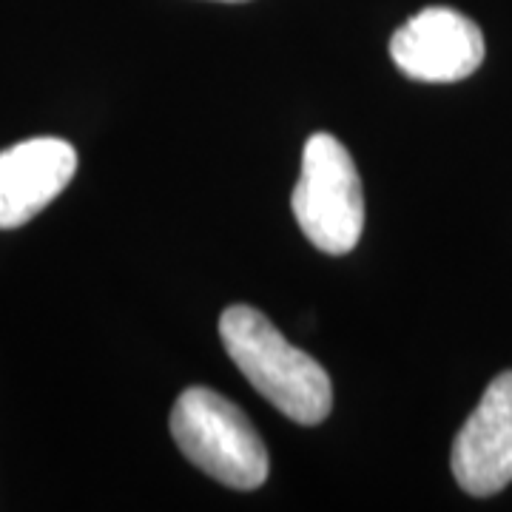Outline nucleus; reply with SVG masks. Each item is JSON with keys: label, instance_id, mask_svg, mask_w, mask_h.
Listing matches in <instances>:
<instances>
[{"label": "nucleus", "instance_id": "20e7f679", "mask_svg": "<svg viewBox=\"0 0 512 512\" xmlns=\"http://www.w3.org/2000/svg\"><path fill=\"white\" fill-rule=\"evenodd\" d=\"M390 57L410 80L456 83L481 66L484 35L456 9L430 6L390 37Z\"/></svg>", "mask_w": 512, "mask_h": 512}, {"label": "nucleus", "instance_id": "7ed1b4c3", "mask_svg": "<svg viewBox=\"0 0 512 512\" xmlns=\"http://www.w3.org/2000/svg\"><path fill=\"white\" fill-rule=\"evenodd\" d=\"M293 217L325 254H348L365 231V194L350 151L330 134H313L293 188Z\"/></svg>", "mask_w": 512, "mask_h": 512}, {"label": "nucleus", "instance_id": "f03ea898", "mask_svg": "<svg viewBox=\"0 0 512 512\" xmlns=\"http://www.w3.org/2000/svg\"><path fill=\"white\" fill-rule=\"evenodd\" d=\"M171 436L202 473L234 490L268 478V450L237 404L208 387H188L171 410Z\"/></svg>", "mask_w": 512, "mask_h": 512}, {"label": "nucleus", "instance_id": "39448f33", "mask_svg": "<svg viewBox=\"0 0 512 512\" xmlns=\"http://www.w3.org/2000/svg\"><path fill=\"white\" fill-rule=\"evenodd\" d=\"M450 467L464 493L487 498L512 481V370L487 387L453 441Z\"/></svg>", "mask_w": 512, "mask_h": 512}, {"label": "nucleus", "instance_id": "0eeeda50", "mask_svg": "<svg viewBox=\"0 0 512 512\" xmlns=\"http://www.w3.org/2000/svg\"><path fill=\"white\" fill-rule=\"evenodd\" d=\"M225 3H245V0H225Z\"/></svg>", "mask_w": 512, "mask_h": 512}, {"label": "nucleus", "instance_id": "423d86ee", "mask_svg": "<svg viewBox=\"0 0 512 512\" xmlns=\"http://www.w3.org/2000/svg\"><path fill=\"white\" fill-rule=\"evenodd\" d=\"M77 171V151L60 137H32L0 151V228H20L60 197Z\"/></svg>", "mask_w": 512, "mask_h": 512}, {"label": "nucleus", "instance_id": "f257e3e1", "mask_svg": "<svg viewBox=\"0 0 512 512\" xmlns=\"http://www.w3.org/2000/svg\"><path fill=\"white\" fill-rule=\"evenodd\" d=\"M225 353L242 376L296 424L313 427L328 419L333 387L325 367L313 356L293 348L276 325L248 305H234L220 316Z\"/></svg>", "mask_w": 512, "mask_h": 512}]
</instances>
